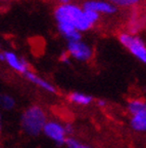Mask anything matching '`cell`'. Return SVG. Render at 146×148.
I'll return each instance as SVG.
<instances>
[{
  "instance_id": "cell-1",
  "label": "cell",
  "mask_w": 146,
  "mask_h": 148,
  "mask_svg": "<svg viewBox=\"0 0 146 148\" xmlns=\"http://www.w3.org/2000/svg\"><path fill=\"white\" fill-rule=\"evenodd\" d=\"M54 18L59 32L69 42L81 40V32L89 30L92 27L85 16L84 9L70 3L57 6Z\"/></svg>"
},
{
  "instance_id": "cell-2",
  "label": "cell",
  "mask_w": 146,
  "mask_h": 148,
  "mask_svg": "<svg viewBox=\"0 0 146 148\" xmlns=\"http://www.w3.org/2000/svg\"><path fill=\"white\" fill-rule=\"evenodd\" d=\"M47 114L41 106L32 105L24 111L21 118L23 130L29 136H38L42 133L45 123H47Z\"/></svg>"
},
{
  "instance_id": "cell-3",
  "label": "cell",
  "mask_w": 146,
  "mask_h": 148,
  "mask_svg": "<svg viewBox=\"0 0 146 148\" xmlns=\"http://www.w3.org/2000/svg\"><path fill=\"white\" fill-rule=\"evenodd\" d=\"M127 109L130 114V125L135 132H146V102L142 99H132Z\"/></svg>"
},
{
  "instance_id": "cell-4",
  "label": "cell",
  "mask_w": 146,
  "mask_h": 148,
  "mask_svg": "<svg viewBox=\"0 0 146 148\" xmlns=\"http://www.w3.org/2000/svg\"><path fill=\"white\" fill-rule=\"evenodd\" d=\"M120 42L128 49L135 58L146 65V45L141 38L128 33H122L119 37Z\"/></svg>"
},
{
  "instance_id": "cell-5",
  "label": "cell",
  "mask_w": 146,
  "mask_h": 148,
  "mask_svg": "<svg viewBox=\"0 0 146 148\" xmlns=\"http://www.w3.org/2000/svg\"><path fill=\"white\" fill-rule=\"evenodd\" d=\"M42 133L57 146L64 145L66 139L69 138L64 125L55 119H48L44 125Z\"/></svg>"
},
{
  "instance_id": "cell-6",
  "label": "cell",
  "mask_w": 146,
  "mask_h": 148,
  "mask_svg": "<svg viewBox=\"0 0 146 148\" xmlns=\"http://www.w3.org/2000/svg\"><path fill=\"white\" fill-rule=\"evenodd\" d=\"M68 53L71 58H74L80 62H87L93 56L91 47L81 40L68 42Z\"/></svg>"
},
{
  "instance_id": "cell-7",
  "label": "cell",
  "mask_w": 146,
  "mask_h": 148,
  "mask_svg": "<svg viewBox=\"0 0 146 148\" xmlns=\"http://www.w3.org/2000/svg\"><path fill=\"white\" fill-rule=\"evenodd\" d=\"M0 60L4 61L9 67L12 68L14 71L24 74V75L28 71H30L27 61L25 59L21 58V57H18L14 51H3V53H0Z\"/></svg>"
},
{
  "instance_id": "cell-8",
  "label": "cell",
  "mask_w": 146,
  "mask_h": 148,
  "mask_svg": "<svg viewBox=\"0 0 146 148\" xmlns=\"http://www.w3.org/2000/svg\"><path fill=\"white\" fill-rule=\"evenodd\" d=\"M83 9H89L97 14H112L116 12V7L110 2H105V1H95V0H90L84 3Z\"/></svg>"
},
{
  "instance_id": "cell-9",
  "label": "cell",
  "mask_w": 146,
  "mask_h": 148,
  "mask_svg": "<svg viewBox=\"0 0 146 148\" xmlns=\"http://www.w3.org/2000/svg\"><path fill=\"white\" fill-rule=\"evenodd\" d=\"M25 76L28 80L30 81V82L34 83L35 86H37L38 88L44 90L45 92H50V94H55V92H56V88L53 86L52 83H50L49 81H47L46 79L42 78V77L38 76L36 73L32 72L31 70L30 71H28L27 73L25 74Z\"/></svg>"
},
{
  "instance_id": "cell-10",
  "label": "cell",
  "mask_w": 146,
  "mask_h": 148,
  "mask_svg": "<svg viewBox=\"0 0 146 148\" xmlns=\"http://www.w3.org/2000/svg\"><path fill=\"white\" fill-rule=\"evenodd\" d=\"M66 99L69 100L70 103L74 105H78V106H89L93 102V97L88 94L81 92H70Z\"/></svg>"
},
{
  "instance_id": "cell-11",
  "label": "cell",
  "mask_w": 146,
  "mask_h": 148,
  "mask_svg": "<svg viewBox=\"0 0 146 148\" xmlns=\"http://www.w3.org/2000/svg\"><path fill=\"white\" fill-rule=\"evenodd\" d=\"M16 105V101L11 96L6 95V94H1L0 92V106L6 110H10Z\"/></svg>"
},
{
  "instance_id": "cell-12",
  "label": "cell",
  "mask_w": 146,
  "mask_h": 148,
  "mask_svg": "<svg viewBox=\"0 0 146 148\" xmlns=\"http://www.w3.org/2000/svg\"><path fill=\"white\" fill-rule=\"evenodd\" d=\"M64 145L66 146V148H93L89 144H86L84 142L79 141L77 139L73 138V137H69V138L66 139Z\"/></svg>"
},
{
  "instance_id": "cell-13",
  "label": "cell",
  "mask_w": 146,
  "mask_h": 148,
  "mask_svg": "<svg viewBox=\"0 0 146 148\" xmlns=\"http://www.w3.org/2000/svg\"><path fill=\"white\" fill-rule=\"evenodd\" d=\"M108 2L114 4V6H134L140 2V0H108Z\"/></svg>"
},
{
  "instance_id": "cell-14",
  "label": "cell",
  "mask_w": 146,
  "mask_h": 148,
  "mask_svg": "<svg viewBox=\"0 0 146 148\" xmlns=\"http://www.w3.org/2000/svg\"><path fill=\"white\" fill-rule=\"evenodd\" d=\"M84 12H85V16H86V18L88 20V22H89L92 26H93L96 22L98 21L99 14L93 12V10H89V9H84Z\"/></svg>"
},
{
  "instance_id": "cell-15",
  "label": "cell",
  "mask_w": 146,
  "mask_h": 148,
  "mask_svg": "<svg viewBox=\"0 0 146 148\" xmlns=\"http://www.w3.org/2000/svg\"><path fill=\"white\" fill-rule=\"evenodd\" d=\"M59 60L62 61V63L66 64V65L71 64V57H70V55L68 53V51H64V53H60Z\"/></svg>"
},
{
  "instance_id": "cell-16",
  "label": "cell",
  "mask_w": 146,
  "mask_h": 148,
  "mask_svg": "<svg viewBox=\"0 0 146 148\" xmlns=\"http://www.w3.org/2000/svg\"><path fill=\"white\" fill-rule=\"evenodd\" d=\"M64 127H66V133H68V135H69V137H71L72 133H73V131H74L73 125H72V123H66V125H64Z\"/></svg>"
},
{
  "instance_id": "cell-17",
  "label": "cell",
  "mask_w": 146,
  "mask_h": 148,
  "mask_svg": "<svg viewBox=\"0 0 146 148\" xmlns=\"http://www.w3.org/2000/svg\"><path fill=\"white\" fill-rule=\"evenodd\" d=\"M97 105H98L99 107H105L107 105V102L103 99H99L98 101H97Z\"/></svg>"
},
{
  "instance_id": "cell-18",
  "label": "cell",
  "mask_w": 146,
  "mask_h": 148,
  "mask_svg": "<svg viewBox=\"0 0 146 148\" xmlns=\"http://www.w3.org/2000/svg\"><path fill=\"white\" fill-rule=\"evenodd\" d=\"M58 1H60L62 4H66V3H69L70 0H58Z\"/></svg>"
},
{
  "instance_id": "cell-19",
  "label": "cell",
  "mask_w": 146,
  "mask_h": 148,
  "mask_svg": "<svg viewBox=\"0 0 146 148\" xmlns=\"http://www.w3.org/2000/svg\"><path fill=\"white\" fill-rule=\"evenodd\" d=\"M0 131H1V121H0Z\"/></svg>"
},
{
  "instance_id": "cell-20",
  "label": "cell",
  "mask_w": 146,
  "mask_h": 148,
  "mask_svg": "<svg viewBox=\"0 0 146 148\" xmlns=\"http://www.w3.org/2000/svg\"><path fill=\"white\" fill-rule=\"evenodd\" d=\"M0 1H9V0H0Z\"/></svg>"
},
{
  "instance_id": "cell-21",
  "label": "cell",
  "mask_w": 146,
  "mask_h": 148,
  "mask_svg": "<svg viewBox=\"0 0 146 148\" xmlns=\"http://www.w3.org/2000/svg\"><path fill=\"white\" fill-rule=\"evenodd\" d=\"M0 47H1V45H0Z\"/></svg>"
}]
</instances>
